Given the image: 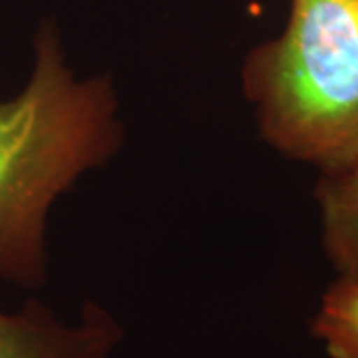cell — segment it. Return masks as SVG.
<instances>
[{
  "mask_svg": "<svg viewBox=\"0 0 358 358\" xmlns=\"http://www.w3.org/2000/svg\"><path fill=\"white\" fill-rule=\"evenodd\" d=\"M117 106L110 78H76L56 28L42 24L30 80L14 98H0V281L46 282L50 207L120 152Z\"/></svg>",
  "mask_w": 358,
  "mask_h": 358,
  "instance_id": "1",
  "label": "cell"
},
{
  "mask_svg": "<svg viewBox=\"0 0 358 358\" xmlns=\"http://www.w3.org/2000/svg\"><path fill=\"white\" fill-rule=\"evenodd\" d=\"M261 138L320 176L358 162V0H291L241 70Z\"/></svg>",
  "mask_w": 358,
  "mask_h": 358,
  "instance_id": "2",
  "label": "cell"
},
{
  "mask_svg": "<svg viewBox=\"0 0 358 358\" xmlns=\"http://www.w3.org/2000/svg\"><path fill=\"white\" fill-rule=\"evenodd\" d=\"M124 329L108 308L86 301L68 324L40 301L16 313L0 310V358H112Z\"/></svg>",
  "mask_w": 358,
  "mask_h": 358,
  "instance_id": "3",
  "label": "cell"
},
{
  "mask_svg": "<svg viewBox=\"0 0 358 358\" xmlns=\"http://www.w3.org/2000/svg\"><path fill=\"white\" fill-rule=\"evenodd\" d=\"M320 241L336 277L358 281V162L345 171L320 176L315 187Z\"/></svg>",
  "mask_w": 358,
  "mask_h": 358,
  "instance_id": "4",
  "label": "cell"
},
{
  "mask_svg": "<svg viewBox=\"0 0 358 358\" xmlns=\"http://www.w3.org/2000/svg\"><path fill=\"white\" fill-rule=\"evenodd\" d=\"M310 334L331 358H358V281L329 285L310 320Z\"/></svg>",
  "mask_w": 358,
  "mask_h": 358,
  "instance_id": "5",
  "label": "cell"
}]
</instances>
